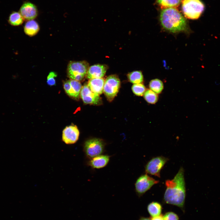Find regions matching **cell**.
Returning a JSON list of instances; mask_svg holds the SVG:
<instances>
[{"instance_id": "cell-7", "label": "cell", "mask_w": 220, "mask_h": 220, "mask_svg": "<svg viewBox=\"0 0 220 220\" xmlns=\"http://www.w3.org/2000/svg\"><path fill=\"white\" fill-rule=\"evenodd\" d=\"M169 159L163 156L153 157L145 166L146 174L160 178V172Z\"/></svg>"}, {"instance_id": "cell-10", "label": "cell", "mask_w": 220, "mask_h": 220, "mask_svg": "<svg viewBox=\"0 0 220 220\" xmlns=\"http://www.w3.org/2000/svg\"><path fill=\"white\" fill-rule=\"evenodd\" d=\"M79 134V131L76 126H69L66 127L63 130L62 139L66 144H73L78 140Z\"/></svg>"}, {"instance_id": "cell-17", "label": "cell", "mask_w": 220, "mask_h": 220, "mask_svg": "<svg viewBox=\"0 0 220 220\" xmlns=\"http://www.w3.org/2000/svg\"><path fill=\"white\" fill-rule=\"evenodd\" d=\"M25 33L30 36L36 35L39 30V27L37 22L34 20L28 21L24 28Z\"/></svg>"}, {"instance_id": "cell-3", "label": "cell", "mask_w": 220, "mask_h": 220, "mask_svg": "<svg viewBox=\"0 0 220 220\" xmlns=\"http://www.w3.org/2000/svg\"><path fill=\"white\" fill-rule=\"evenodd\" d=\"M182 8L186 17L195 20L200 17L204 10L205 6L200 0H183Z\"/></svg>"}, {"instance_id": "cell-25", "label": "cell", "mask_w": 220, "mask_h": 220, "mask_svg": "<svg viewBox=\"0 0 220 220\" xmlns=\"http://www.w3.org/2000/svg\"><path fill=\"white\" fill-rule=\"evenodd\" d=\"M56 73L53 72H50L47 77V83L50 86L55 85L56 84L55 78L57 77Z\"/></svg>"}, {"instance_id": "cell-14", "label": "cell", "mask_w": 220, "mask_h": 220, "mask_svg": "<svg viewBox=\"0 0 220 220\" xmlns=\"http://www.w3.org/2000/svg\"><path fill=\"white\" fill-rule=\"evenodd\" d=\"M110 156L100 155L90 159L88 164L93 169H101L105 167L110 160Z\"/></svg>"}, {"instance_id": "cell-16", "label": "cell", "mask_w": 220, "mask_h": 220, "mask_svg": "<svg viewBox=\"0 0 220 220\" xmlns=\"http://www.w3.org/2000/svg\"><path fill=\"white\" fill-rule=\"evenodd\" d=\"M147 209L151 217H153L162 214L163 207L160 203L153 201L148 204L147 206Z\"/></svg>"}, {"instance_id": "cell-4", "label": "cell", "mask_w": 220, "mask_h": 220, "mask_svg": "<svg viewBox=\"0 0 220 220\" xmlns=\"http://www.w3.org/2000/svg\"><path fill=\"white\" fill-rule=\"evenodd\" d=\"M89 67V64L85 61H71L67 68V75L70 79L81 81L86 76Z\"/></svg>"}, {"instance_id": "cell-21", "label": "cell", "mask_w": 220, "mask_h": 220, "mask_svg": "<svg viewBox=\"0 0 220 220\" xmlns=\"http://www.w3.org/2000/svg\"><path fill=\"white\" fill-rule=\"evenodd\" d=\"M143 96L146 101L151 104H156L159 98L158 94L150 89L146 90Z\"/></svg>"}, {"instance_id": "cell-24", "label": "cell", "mask_w": 220, "mask_h": 220, "mask_svg": "<svg viewBox=\"0 0 220 220\" xmlns=\"http://www.w3.org/2000/svg\"><path fill=\"white\" fill-rule=\"evenodd\" d=\"M179 217L178 215L172 211L166 212L163 215V220H179Z\"/></svg>"}, {"instance_id": "cell-1", "label": "cell", "mask_w": 220, "mask_h": 220, "mask_svg": "<svg viewBox=\"0 0 220 220\" xmlns=\"http://www.w3.org/2000/svg\"><path fill=\"white\" fill-rule=\"evenodd\" d=\"M166 189L163 198V203L177 206L184 213L186 196L184 170L181 167L172 179L166 180Z\"/></svg>"}, {"instance_id": "cell-6", "label": "cell", "mask_w": 220, "mask_h": 220, "mask_svg": "<svg viewBox=\"0 0 220 220\" xmlns=\"http://www.w3.org/2000/svg\"><path fill=\"white\" fill-rule=\"evenodd\" d=\"M120 84L119 77L115 75L109 76L105 80L103 91L109 101H111L116 95Z\"/></svg>"}, {"instance_id": "cell-13", "label": "cell", "mask_w": 220, "mask_h": 220, "mask_svg": "<svg viewBox=\"0 0 220 220\" xmlns=\"http://www.w3.org/2000/svg\"><path fill=\"white\" fill-rule=\"evenodd\" d=\"M107 66L105 64H96L89 67L86 75L87 79H90L102 78L105 75Z\"/></svg>"}, {"instance_id": "cell-5", "label": "cell", "mask_w": 220, "mask_h": 220, "mask_svg": "<svg viewBox=\"0 0 220 220\" xmlns=\"http://www.w3.org/2000/svg\"><path fill=\"white\" fill-rule=\"evenodd\" d=\"M105 144L103 140L95 138L85 141L83 149L86 155L91 159L101 155L105 151Z\"/></svg>"}, {"instance_id": "cell-23", "label": "cell", "mask_w": 220, "mask_h": 220, "mask_svg": "<svg viewBox=\"0 0 220 220\" xmlns=\"http://www.w3.org/2000/svg\"><path fill=\"white\" fill-rule=\"evenodd\" d=\"M132 90L135 95L141 96L143 95L146 89L143 84L138 83L133 84L132 87Z\"/></svg>"}, {"instance_id": "cell-8", "label": "cell", "mask_w": 220, "mask_h": 220, "mask_svg": "<svg viewBox=\"0 0 220 220\" xmlns=\"http://www.w3.org/2000/svg\"><path fill=\"white\" fill-rule=\"evenodd\" d=\"M159 182V180H155L147 174L141 175L135 183V189L137 195L139 197H141Z\"/></svg>"}, {"instance_id": "cell-2", "label": "cell", "mask_w": 220, "mask_h": 220, "mask_svg": "<svg viewBox=\"0 0 220 220\" xmlns=\"http://www.w3.org/2000/svg\"><path fill=\"white\" fill-rule=\"evenodd\" d=\"M160 21L163 28L171 33L185 32L188 30L186 20L175 8L163 9L160 13Z\"/></svg>"}, {"instance_id": "cell-15", "label": "cell", "mask_w": 220, "mask_h": 220, "mask_svg": "<svg viewBox=\"0 0 220 220\" xmlns=\"http://www.w3.org/2000/svg\"><path fill=\"white\" fill-rule=\"evenodd\" d=\"M105 80L102 78H95L89 79L87 85L94 93L99 95L103 92Z\"/></svg>"}, {"instance_id": "cell-11", "label": "cell", "mask_w": 220, "mask_h": 220, "mask_svg": "<svg viewBox=\"0 0 220 220\" xmlns=\"http://www.w3.org/2000/svg\"><path fill=\"white\" fill-rule=\"evenodd\" d=\"M63 86L69 96L75 98H79L82 87L79 81L70 79L64 82Z\"/></svg>"}, {"instance_id": "cell-27", "label": "cell", "mask_w": 220, "mask_h": 220, "mask_svg": "<svg viewBox=\"0 0 220 220\" xmlns=\"http://www.w3.org/2000/svg\"><path fill=\"white\" fill-rule=\"evenodd\" d=\"M138 220H151V218L141 216L140 217Z\"/></svg>"}, {"instance_id": "cell-26", "label": "cell", "mask_w": 220, "mask_h": 220, "mask_svg": "<svg viewBox=\"0 0 220 220\" xmlns=\"http://www.w3.org/2000/svg\"><path fill=\"white\" fill-rule=\"evenodd\" d=\"M151 220H163V215L161 214L159 216L151 217Z\"/></svg>"}, {"instance_id": "cell-20", "label": "cell", "mask_w": 220, "mask_h": 220, "mask_svg": "<svg viewBox=\"0 0 220 220\" xmlns=\"http://www.w3.org/2000/svg\"><path fill=\"white\" fill-rule=\"evenodd\" d=\"M129 81L134 83H141L143 81V76L141 71H136L131 72L127 75Z\"/></svg>"}, {"instance_id": "cell-22", "label": "cell", "mask_w": 220, "mask_h": 220, "mask_svg": "<svg viewBox=\"0 0 220 220\" xmlns=\"http://www.w3.org/2000/svg\"><path fill=\"white\" fill-rule=\"evenodd\" d=\"M181 0H157L158 4L162 8L164 9L173 8L178 6Z\"/></svg>"}, {"instance_id": "cell-9", "label": "cell", "mask_w": 220, "mask_h": 220, "mask_svg": "<svg viewBox=\"0 0 220 220\" xmlns=\"http://www.w3.org/2000/svg\"><path fill=\"white\" fill-rule=\"evenodd\" d=\"M80 95L84 103L86 104L98 105L102 104V101L99 95L93 92L86 84L82 87Z\"/></svg>"}, {"instance_id": "cell-18", "label": "cell", "mask_w": 220, "mask_h": 220, "mask_svg": "<svg viewBox=\"0 0 220 220\" xmlns=\"http://www.w3.org/2000/svg\"><path fill=\"white\" fill-rule=\"evenodd\" d=\"M149 87L150 90L158 94L162 92L163 89V84L161 80L156 79L150 81Z\"/></svg>"}, {"instance_id": "cell-12", "label": "cell", "mask_w": 220, "mask_h": 220, "mask_svg": "<svg viewBox=\"0 0 220 220\" xmlns=\"http://www.w3.org/2000/svg\"><path fill=\"white\" fill-rule=\"evenodd\" d=\"M19 13L24 20L28 21L35 19L38 15V12L35 5L27 2L22 5Z\"/></svg>"}, {"instance_id": "cell-19", "label": "cell", "mask_w": 220, "mask_h": 220, "mask_svg": "<svg viewBox=\"0 0 220 220\" xmlns=\"http://www.w3.org/2000/svg\"><path fill=\"white\" fill-rule=\"evenodd\" d=\"M24 20L20 13L14 12L10 14L8 22L12 26H17L23 23Z\"/></svg>"}]
</instances>
